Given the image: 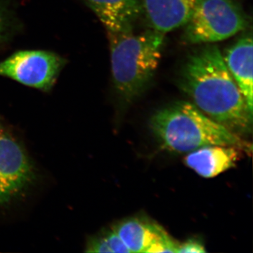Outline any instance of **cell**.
I'll list each match as a JSON object with an SVG mask.
<instances>
[{"label": "cell", "mask_w": 253, "mask_h": 253, "mask_svg": "<svg viewBox=\"0 0 253 253\" xmlns=\"http://www.w3.org/2000/svg\"><path fill=\"white\" fill-rule=\"evenodd\" d=\"M179 85L213 121L237 134L252 131L253 112L217 46H205L189 56Z\"/></svg>", "instance_id": "cell-1"}, {"label": "cell", "mask_w": 253, "mask_h": 253, "mask_svg": "<svg viewBox=\"0 0 253 253\" xmlns=\"http://www.w3.org/2000/svg\"><path fill=\"white\" fill-rule=\"evenodd\" d=\"M149 125L161 148L174 154H188L215 145L237 146L246 152L252 150L251 144L186 101L158 110Z\"/></svg>", "instance_id": "cell-2"}, {"label": "cell", "mask_w": 253, "mask_h": 253, "mask_svg": "<svg viewBox=\"0 0 253 253\" xmlns=\"http://www.w3.org/2000/svg\"><path fill=\"white\" fill-rule=\"evenodd\" d=\"M111 71L118 94L129 104L143 94L157 71L164 33H109Z\"/></svg>", "instance_id": "cell-3"}, {"label": "cell", "mask_w": 253, "mask_h": 253, "mask_svg": "<svg viewBox=\"0 0 253 253\" xmlns=\"http://www.w3.org/2000/svg\"><path fill=\"white\" fill-rule=\"evenodd\" d=\"M248 23L241 6L233 0H201L184 25L185 39L192 44L222 41L244 31Z\"/></svg>", "instance_id": "cell-4"}, {"label": "cell", "mask_w": 253, "mask_h": 253, "mask_svg": "<svg viewBox=\"0 0 253 253\" xmlns=\"http://www.w3.org/2000/svg\"><path fill=\"white\" fill-rule=\"evenodd\" d=\"M63 63L62 58L49 51H18L0 62V76L48 91L54 84Z\"/></svg>", "instance_id": "cell-5"}, {"label": "cell", "mask_w": 253, "mask_h": 253, "mask_svg": "<svg viewBox=\"0 0 253 253\" xmlns=\"http://www.w3.org/2000/svg\"><path fill=\"white\" fill-rule=\"evenodd\" d=\"M34 177L33 165L22 146L0 129V206L17 197Z\"/></svg>", "instance_id": "cell-6"}, {"label": "cell", "mask_w": 253, "mask_h": 253, "mask_svg": "<svg viewBox=\"0 0 253 253\" xmlns=\"http://www.w3.org/2000/svg\"><path fill=\"white\" fill-rule=\"evenodd\" d=\"M244 150L234 146H207L188 153L184 163L205 178H212L235 168Z\"/></svg>", "instance_id": "cell-7"}, {"label": "cell", "mask_w": 253, "mask_h": 253, "mask_svg": "<svg viewBox=\"0 0 253 253\" xmlns=\"http://www.w3.org/2000/svg\"><path fill=\"white\" fill-rule=\"evenodd\" d=\"M201 1L144 0L143 7L153 29L165 34L184 26Z\"/></svg>", "instance_id": "cell-8"}, {"label": "cell", "mask_w": 253, "mask_h": 253, "mask_svg": "<svg viewBox=\"0 0 253 253\" xmlns=\"http://www.w3.org/2000/svg\"><path fill=\"white\" fill-rule=\"evenodd\" d=\"M223 57L250 111L253 112L252 36L241 38L226 51Z\"/></svg>", "instance_id": "cell-9"}, {"label": "cell", "mask_w": 253, "mask_h": 253, "mask_svg": "<svg viewBox=\"0 0 253 253\" xmlns=\"http://www.w3.org/2000/svg\"><path fill=\"white\" fill-rule=\"evenodd\" d=\"M108 33L132 31L141 11L139 0H86Z\"/></svg>", "instance_id": "cell-10"}, {"label": "cell", "mask_w": 253, "mask_h": 253, "mask_svg": "<svg viewBox=\"0 0 253 253\" xmlns=\"http://www.w3.org/2000/svg\"><path fill=\"white\" fill-rule=\"evenodd\" d=\"M111 228L131 253L146 252L156 240L168 234L156 221L143 215L125 218Z\"/></svg>", "instance_id": "cell-11"}, {"label": "cell", "mask_w": 253, "mask_h": 253, "mask_svg": "<svg viewBox=\"0 0 253 253\" xmlns=\"http://www.w3.org/2000/svg\"><path fill=\"white\" fill-rule=\"evenodd\" d=\"M85 252L131 253L111 227L90 238L86 244Z\"/></svg>", "instance_id": "cell-12"}, {"label": "cell", "mask_w": 253, "mask_h": 253, "mask_svg": "<svg viewBox=\"0 0 253 253\" xmlns=\"http://www.w3.org/2000/svg\"><path fill=\"white\" fill-rule=\"evenodd\" d=\"M178 243L175 242L169 236V234H166V235L156 240L153 243L151 246L146 250V253H176Z\"/></svg>", "instance_id": "cell-13"}, {"label": "cell", "mask_w": 253, "mask_h": 253, "mask_svg": "<svg viewBox=\"0 0 253 253\" xmlns=\"http://www.w3.org/2000/svg\"><path fill=\"white\" fill-rule=\"evenodd\" d=\"M207 252L205 246L197 239L187 240L182 244H178L176 253H205Z\"/></svg>", "instance_id": "cell-14"}, {"label": "cell", "mask_w": 253, "mask_h": 253, "mask_svg": "<svg viewBox=\"0 0 253 253\" xmlns=\"http://www.w3.org/2000/svg\"><path fill=\"white\" fill-rule=\"evenodd\" d=\"M2 129V126H1V121H0V129Z\"/></svg>", "instance_id": "cell-15"}, {"label": "cell", "mask_w": 253, "mask_h": 253, "mask_svg": "<svg viewBox=\"0 0 253 253\" xmlns=\"http://www.w3.org/2000/svg\"><path fill=\"white\" fill-rule=\"evenodd\" d=\"M1 18H0V31H1Z\"/></svg>", "instance_id": "cell-16"}]
</instances>
